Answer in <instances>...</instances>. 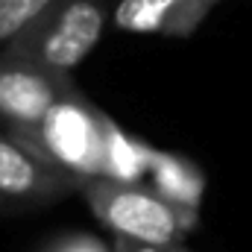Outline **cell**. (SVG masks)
<instances>
[{"instance_id":"obj_1","label":"cell","mask_w":252,"mask_h":252,"mask_svg":"<svg viewBox=\"0 0 252 252\" xmlns=\"http://www.w3.org/2000/svg\"><path fill=\"white\" fill-rule=\"evenodd\" d=\"M79 196L115 238H132L164 250H179L185 235L199 223V211L179 208L141 182L126 185L97 176L79 188Z\"/></svg>"},{"instance_id":"obj_2","label":"cell","mask_w":252,"mask_h":252,"mask_svg":"<svg viewBox=\"0 0 252 252\" xmlns=\"http://www.w3.org/2000/svg\"><path fill=\"white\" fill-rule=\"evenodd\" d=\"M103 126L106 112H100L79 88H70L35 129L21 132L53 164L85 185L88 179H97L103 167Z\"/></svg>"},{"instance_id":"obj_3","label":"cell","mask_w":252,"mask_h":252,"mask_svg":"<svg viewBox=\"0 0 252 252\" xmlns=\"http://www.w3.org/2000/svg\"><path fill=\"white\" fill-rule=\"evenodd\" d=\"M70 88L73 73L44 64L24 32L0 47V126L35 129Z\"/></svg>"},{"instance_id":"obj_4","label":"cell","mask_w":252,"mask_h":252,"mask_svg":"<svg viewBox=\"0 0 252 252\" xmlns=\"http://www.w3.org/2000/svg\"><path fill=\"white\" fill-rule=\"evenodd\" d=\"M109 9V0H53L24 35L44 64L59 73H73V67L97 47Z\"/></svg>"},{"instance_id":"obj_5","label":"cell","mask_w":252,"mask_h":252,"mask_svg":"<svg viewBox=\"0 0 252 252\" xmlns=\"http://www.w3.org/2000/svg\"><path fill=\"white\" fill-rule=\"evenodd\" d=\"M82 182L53 164L21 129H0V196L12 208H41L79 193Z\"/></svg>"},{"instance_id":"obj_6","label":"cell","mask_w":252,"mask_h":252,"mask_svg":"<svg viewBox=\"0 0 252 252\" xmlns=\"http://www.w3.org/2000/svg\"><path fill=\"white\" fill-rule=\"evenodd\" d=\"M217 0H121L115 24L126 32H161L188 38L208 18Z\"/></svg>"},{"instance_id":"obj_7","label":"cell","mask_w":252,"mask_h":252,"mask_svg":"<svg viewBox=\"0 0 252 252\" xmlns=\"http://www.w3.org/2000/svg\"><path fill=\"white\" fill-rule=\"evenodd\" d=\"M147 179H150V188L161 193L167 202L199 211L202 196H205V173L188 156H179L170 150H153Z\"/></svg>"},{"instance_id":"obj_8","label":"cell","mask_w":252,"mask_h":252,"mask_svg":"<svg viewBox=\"0 0 252 252\" xmlns=\"http://www.w3.org/2000/svg\"><path fill=\"white\" fill-rule=\"evenodd\" d=\"M153 150L147 141L135 138L121 129L106 115V126H103V167L100 176L112 179V182H141L150 173V161H153Z\"/></svg>"},{"instance_id":"obj_9","label":"cell","mask_w":252,"mask_h":252,"mask_svg":"<svg viewBox=\"0 0 252 252\" xmlns=\"http://www.w3.org/2000/svg\"><path fill=\"white\" fill-rule=\"evenodd\" d=\"M50 6L53 0H0V47L21 35Z\"/></svg>"},{"instance_id":"obj_10","label":"cell","mask_w":252,"mask_h":252,"mask_svg":"<svg viewBox=\"0 0 252 252\" xmlns=\"http://www.w3.org/2000/svg\"><path fill=\"white\" fill-rule=\"evenodd\" d=\"M41 252H112L100 238H91V235H82V232H73V235H62L56 241H50Z\"/></svg>"},{"instance_id":"obj_11","label":"cell","mask_w":252,"mask_h":252,"mask_svg":"<svg viewBox=\"0 0 252 252\" xmlns=\"http://www.w3.org/2000/svg\"><path fill=\"white\" fill-rule=\"evenodd\" d=\"M112 252H173L156 244H144V241H132V238H115V250Z\"/></svg>"},{"instance_id":"obj_12","label":"cell","mask_w":252,"mask_h":252,"mask_svg":"<svg viewBox=\"0 0 252 252\" xmlns=\"http://www.w3.org/2000/svg\"><path fill=\"white\" fill-rule=\"evenodd\" d=\"M6 211H15V208H12V205H9V202L0 196V214H6Z\"/></svg>"},{"instance_id":"obj_13","label":"cell","mask_w":252,"mask_h":252,"mask_svg":"<svg viewBox=\"0 0 252 252\" xmlns=\"http://www.w3.org/2000/svg\"><path fill=\"white\" fill-rule=\"evenodd\" d=\"M173 252H188V250H185V247H179V250H173Z\"/></svg>"}]
</instances>
